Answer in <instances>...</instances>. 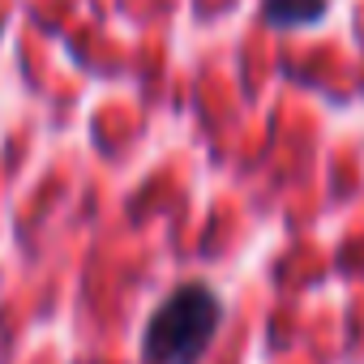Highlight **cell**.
<instances>
[{"label": "cell", "instance_id": "6da1fadb", "mask_svg": "<svg viewBox=\"0 0 364 364\" xmlns=\"http://www.w3.org/2000/svg\"><path fill=\"white\" fill-rule=\"evenodd\" d=\"M223 296L202 279L171 287L146 317L141 364H202L223 330Z\"/></svg>", "mask_w": 364, "mask_h": 364}, {"label": "cell", "instance_id": "7a4b0ae2", "mask_svg": "<svg viewBox=\"0 0 364 364\" xmlns=\"http://www.w3.org/2000/svg\"><path fill=\"white\" fill-rule=\"evenodd\" d=\"M330 14V0H262V22L279 31H300L313 26Z\"/></svg>", "mask_w": 364, "mask_h": 364}]
</instances>
